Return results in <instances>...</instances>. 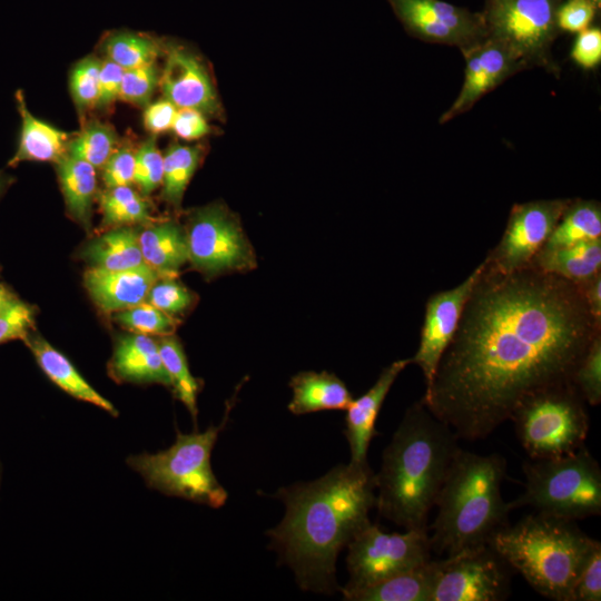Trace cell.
Returning <instances> with one entry per match:
<instances>
[{
    "instance_id": "cell-40",
    "label": "cell",
    "mask_w": 601,
    "mask_h": 601,
    "mask_svg": "<svg viewBox=\"0 0 601 601\" xmlns=\"http://www.w3.org/2000/svg\"><path fill=\"white\" fill-rule=\"evenodd\" d=\"M160 72L157 62L124 70L119 100L145 108L159 86Z\"/></svg>"
},
{
    "instance_id": "cell-53",
    "label": "cell",
    "mask_w": 601,
    "mask_h": 601,
    "mask_svg": "<svg viewBox=\"0 0 601 601\" xmlns=\"http://www.w3.org/2000/svg\"><path fill=\"white\" fill-rule=\"evenodd\" d=\"M0 269H1V267H0Z\"/></svg>"
},
{
    "instance_id": "cell-35",
    "label": "cell",
    "mask_w": 601,
    "mask_h": 601,
    "mask_svg": "<svg viewBox=\"0 0 601 601\" xmlns=\"http://www.w3.org/2000/svg\"><path fill=\"white\" fill-rule=\"evenodd\" d=\"M112 318L129 332L155 336L173 335L180 323L146 300L114 313Z\"/></svg>"
},
{
    "instance_id": "cell-52",
    "label": "cell",
    "mask_w": 601,
    "mask_h": 601,
    "mask_svg": "<svg viewBox=\"0 0 601 601\" xmlns=\"http://www.w3.org/2000/svg\"><path fill=\"white\" fill-rule=\"evenodd\" d=\"M593 3H595L599 8L601 7V0H591Z\"/></svg>"
},
{
    "instance_id": "cell-2",
    "label": "cell",
    "mask_w": 601,
    "mask_h": 601,
    "mask_svg": "<svg viewBox=\"0 0 601 601\" xmlns=\"http://www.w3.org/2000/svg\"><path fill=\"white\" fill-rule=\"evenodd\" d=\"M375 473L367 463L341 464L321 479L279 489L285 516L267 531L270 546L304 590L332 593L341 550L367 526L376 503Z\"/></svg>"
},
{
    "instance_id": "cell-46",
    "label": "cell",
    "mask_w": 601,
    "mask_h": 601,
    "mask_svg": "<svg viewBox=\"0 0 601 601\" xmlns=\"http://www.w3.org/2000/svg\"><path fill=\"white\" fill-rule=\"evenodd\" d=\"M122 76L124 69L117 63L108 59L101 62L96 109L109 110L119 100Z\"/></svg>"
},
{
    "instance_id": "cell-42",
    "label": "cell",
    "mask_w": 601,
    "mask_h": 601,
    "mask_svg": "<svg viewBox=\"0 0 601 601\" xmlns=\"http://www.w3.org/2000/svg\"><path fill=\"white\" fill-rule=\"evenodd\" d=\"M36 309L32 305L16 300L11 306L0 313V345L20 339L35 329Z\"/></svg>"
},
{
    "instance_id": "cell-50",
    "label": "cell",
    "mask_w": 601,
    "mask_h": 601,
    "mask_svg": "<svg viewBox=\"0 0 601 601\" xmlns=\"http://www.w3.org/2000/svg\"><path fill=\"white\" fill-rule=\"evenodd\" d=\"M19 297L7 285L0 282V313L11 306Z\"/></svg>"
},
{
    "instance_id": "cell-1",
    "label": "cell",
    "mask_w": 601,
    "mask_h": 601,
    "mask_svg": "<svg viewBox=\"0 0 601 601\" xmlns=\"http://www.w3.org/2000/svg\"><path fill=\"white\" fill-rule=\"evenodd\" d=\"M601 332L580 287L528 266L480 264L423 403L457 439L487 437L529 394L570 382Z\"/></svg>"
},
{
    "instance_id": "cell-25",
    "label": "cell",
    "mask_w": 601,
    "mask_h": 601,
    "mask_svg": "<svg viewBox=\"0 0 601 601\" xmlns=\"http://www.w3.org/2000/svg\"><path fill=\"white\" fill-rule=\"evenodd\" d=\"M529 266L580 286L601 273V238L560 247H542Z\"/></svg>"
},
{
    "instance_id": "cell-43",
    "label": "cell",
    "mask_w": 601,
    "mask_h": 601,
    "mask_svg": "<svg viewBox=\"0 0 601 601\" xmlns=\"http://www.w3.org/2000/svg\"><path fill=\"white\" fill-rule=\"evenodd\" d=\"M600 8L591 0H562L556 10L561 32L579 33L592 26Z\"/></svg>"
},
{
    "instance_id": "cell-17",
    "label": "cell",
    "mask_w": 601,
    "mask_h": 601,
    "mask_svg": "<svg viewBox=\"0 0 601 601\" xmlns=\"http://www.w3.org/2000/svg\"><path fill=\"white\" fill-rule=\"evenodd\" d=\"M164 56L159 81L162 98L177 109H195L211 117L218 115L219 101L200 58L175 43L165 45Z\"/></svg>"
},
{
    "instance_id": "cell-41",
    "label": "cell",
    "mask_w": 601,
    "mask_h": 601,
    "mask_svg": "<svg viewBox=\"0 0 601 601\" xmlns=\"http://www.w3.org/2000/svg\"><path fill=\"white\" fill-rule=\"evenodd\" d=\"M601 600V543L594 540L579 573L573 601Z\"/></svg>"
},
{
    "instance_id": "cell-24",
    "label": "cell",
    "mask_w": 601,
    "mask_h": 601,
    "mask_svg": "<svg viewBox=\"0 0 601 601\" xmlns=\"http://www.w3.org/2000/svg\"><path fill=\"white\" fill-rule=\"evenodd\" d=\"M139 246L145 264L160 275H177L188 262L185 228L174 219H156L141 226Z\"/></svg>"
},
{
    "instance_id": "cell-37",
    "label": "cell",
    "mask_w": 601,
    "mask_h": 601,
    "mask_svg": "<svg viewBox=\"0 0 601 601\" xmlns=\"http://www.w3.org/2000/svg\"><path fill=\"white\" fill-rule=\"evenodd\" d=\"M102 60L88 56L75 63L69 75V89L79 114L95 108Z\"/></svg>"
},
{
    "instance_id": "cell-28",
    "label": "cell",
    "mask_w": 601,
    "mask_h": 601,
    "mask_svg": "<svg viewBox=\"0 0 601 601\" xmlns=\"http://www.w3.org/2000/svg\"><path fill=\"white\" fill-rule=\"evenodd\" d=\"M56 169L68 214L88 230L97 193V169L69 155L56 162Z\"/></svg>"
},
{
    "instance_id": "cell-39",
    "label": "cell",
    "mask_w": 601,
    "mask_h": 601,
    "mask_svg": "<svg viewBox=\"0 0 601 601\" xmlns=\"http://www.w3.org/2000/svg\"><path fill=\"white\" fill-rule=\"evenodd\" d=\"M164 155L157 146V136L151 135L136 149L135 184L140 194L149 196L161 186Z\"/></svg>"
},
{
    "instance_id": "cell-15",
    "label": "cell",
    "mask_w": 601,
    "mask_h": 601,
    "mask_svg": "<svg viewBox=\"0 0 601 601\" xmlns=\"http://www.w3.org/2000/svg\"><path fill=\"white\" fill-rule=\"evenodd\" d=\"M479 272L480 265L457 286L432 294L425 303L418 348L411 359L421 368L426 388L432 384L439 363L456 333Z\"/></svg>"
},
{
    "instance_id": "cell-47",
    "label": "cell",
    "mask_w": 601,
    "mask_h": 601,
    "mask_svg": "<svg viewBox=\"0 0 601 601\" xmlns=\"http://www.w3.org/2000/svg\"><path fill=\"white\" fill-rule=\"evenodd\" d=\"M177 107L165 98L150 102L144 108L142 121L147 131L157 136L171 130Z\"/></svg>"
},
{
    "instance_id": "cell-22",
    "label": "cell",
    "mask_w": 601,
    "mask_h": 601,
    "mask_svg": "<svg viewBox=\"0 0 601 601\" xmlns=\"http://www.w3.org/2000/svg\"><path fill=\"white\" fill-rule=\"evenodd\" d=\"M45 375L72 397L96 405L112 416L117 408L100 395L77 371L73 364L35 329L22 339Z\"/></svg>"
},
{
    "instance_id": "cell-30",
    "label": "cell",
    "mask_w": 601,
    "mask_h": 601,
    "mask_svg": "<svg viewBox=\"0 0 601 601\" xmlns=\"http://www.w3.org/2000/svg\"><path fill=\"white\" fill-rule=\"evenodd\" d=\"M101 51L106 59L127 70L156 62L164 55L165 45L145 32L117 30L104 38Z\"/></svg>"
},
{
    "instance_id": "cell-32",
    "label": "cell",
    "mask_w": 601,
    "mask_h": 601,
    "mask_svg": "<svg viewBox=\"0 0 601 601\" xmlns=\"http://www.w3.org/2000/svg\"><path fill=\"white\" fill-rule=\"evenodd\" d=\"M99 206L107 227L144 226L156 220L146 197L131 186L106 188L99 195Z\"/></svg>"
},
{
    "instance_id": "cell-33",
    "label": "cell",
    "mask_w": 601,
    "mask_h": 601,
    "mask_svg": "<svg viewBox=\"0 0 601 601\" xmlns=\"http://www.w3.org/2000/svg\"><path fill=\"white\" fill-rule=\"evenodd\" d=\"M157 343L170 378V388L175 397L187 407L196 424L197 394L201 383L191 375L183 345L174 334L160 336Z\"/></svg>"
},
{
    "instance_id": "cell-14",
    "label": "cell",
    "mask_w": 601,
    "mask_h": 601,
    "mask_svg": "<svg viewBox=\"0 0 601 601\" xmlns=\"http://www.w3.org/2000/svg\"><path fill=\"white\" fill-rule=\"evenodd\" d=\"M571 198L514 204L499 243L484 258L502 273L525 268L544 246Z\"/></svg>"
},
{
    "instance_id": "cell-18",
    "label": "cell",
    "mask_w": 601,
    "mask_h": 601,
    "mask_svg": "<svg viewBox=\"0 0 601 601\" xmlns=\"http://www.w3.org/2000/svg\"><path fill=\"white\" fill-rule=\"evenodd\" d=\"M159 276L147 264L118 270L89 267L83 285L99 309L114 314L145 302Z\"/></svg>"
},
{
    "instance_id": "cell-29",
    "label": "cell",
    "mask_w": 601,
    "mask_h": 601,
    "mask_svg": "<svg viewBox=\"0 0 601 601\" xmlns=\"http://www.w3.org/2000/svg\"><path fill=\"white\" fill-rule=\"evenodd\" d=\"M600 238V201L594 199L571 198L543 247H560Z\"/></svg>"
},
{
    "instance_id": "cell-45",
    "label": "cell",
    "mask_w": 601,
    "mask_h": 601,
    "mask_svg": "<svg viewBox=\"0 0 601 601\" xmlns=\"http://www.w3.org/2000/svg\"><path fill=\"white\" fill-rule=\"evenodd\" d=\"M570 56L575 65L584 70L597 68L601 62L600 27L592 24L577 33Z\"/></svg>"
},
{
    "instance_id": "cell-7",
    "label": "cell",
    "mask_w": 601,
    "mask_h": 601,
    "mask_svg": "<svg viewBox=\"0 0 601 601\" xmlns=\"http://www.w3.org/2000/svg\"><path fill=\"white\" fill-rule=\"evenodd\" d=\"M231 406L228 402L219 425L209 426L201 433L184 434L177 430L176 441L169 449L155 454L131 455L127 464L142 476L150 489L215 509L223 506L227 492L213 472L210 455Z\"/></svg>"
},
{
    "instance_id": "cell-34",
    "label": "cell",
    "mask_w": 601,
    "mask_h": 601,
    "mask_svg": "<svg viewBox=\"0 0 601 601\" xmlns=\"http://www.w3.org/2000/svg\"><path fill=\"white\" fill-rule=\"evenodd\" d=\"M118 146L119 136L114 126L91 119L85 121L81 129L72 135L67 155L101 169Z\"/></svg>"
},
{
    "instance_id": "cell-31",
    "label": "cell",
    "mask_w": 601,
    "mask_h": 601,
    "mask_svg": "<svg viewBox=\"0 0 601 601\" xmlns=\"http://www.w3.org/2000/svg\"><path fill=\"white\" fill-rule=\"evenodd\" d=\"M203 157L199 145L188 146L173 142L164 154L161 198L179 209L185 190Z\"/></svg>"
},
{
    "instance_id": "cell-13",
    "label": "cell",
    "mask_w": 601,
    "mask_h": 601,
    "mask_svg": "<svg viewBox=\"0 0 601 601\" xmlns=\"http://www.w3.org/2000/svg\"><path fill=\"white\" fill-rule=\"evenodd\" d=\"M405 31L427 43L456 47L462 53L487 38L480 11L443 0H387Z\"/></svg>"
},
{
    "instance_id": "cell-4",
    "label": "cell",
    "mask_w": 601,
    "mask_h": 601,
    "mask_svg": "<svg viewBox=\"0 0 601 601\" xmlns=\"http://www.w3.org/2000/svg\"><path fill=\"white\" fill-rule=\"evenodd\" d=\"M506 460L460 449L435 502L437 514L427 528L432 552L447 558L486 544L508 524L511 511L501 486Z\"/></svg>"
},
{
    "instance_id": "cell-5",
    "label": "cell",
    "mask_w": 601,
    "mask_h": 601,
    "mask_svg": "<svg viewBox=\"0 0 601 601\" xmlns=\"http://www.w3.org/2000/svg\"><path fill=\"white\" fill-rule=\"evenodd\" d=\"M594 540L575 521L536 513L501 528L487 543L538 593L554 601H573L575 582Z\"/></svg>"
},
{
    "instance_id": "cell-38",
    "label": "cell",
    "mask_w": 601,
    "mask_h": 601,
    "mask_svg": "<svg viewBox=\"0 0 601 601\" xmlns=\"http://www.w3.org/2000/svg\"><path fill=\"white\" fill-rule=\"evenodd\" d=\"M146 302L176 317L195 304L196 295L176 275H160L151 285Z\"/></svg>"
},
{
    "instance_id": "cell-48",
    "label": "cell",
    "mask_w": 601,
    "mask_h": 601,
    "mask_svg": "<svg viewBox=\"0 0 601 601\" xmlns=\"http://www.w3.org/2000/svg\"><path fill=\"white\" fill-rule=\"evenodd\" d=\"M206 116L195 109H178L171 130L184 140L203 138L210 132Z\"/></svg>"
},
{
    "instance_id": "cell-36",
    "label": "cell",
    "mask_w": 601,
    "mask_h": 601,
    "mask_svg": "<svg viewBox=\"0 0 601 601\" xmlns=\"http://www.w3.org/2000/svg\"><path fill=\"white\" fill-rule=\"evenodd\" d=\"M571 382L591 406L601 402V332L592 338L588 349L577 364Z\"/></svg>"
},
{
    "instance_id": "cell-16",
    "label": "cell",
    "mask_w": 601,
    "mask_h": 601,
    "mask_svg": "<svg viewBox=\"0 0 601 601\" xmlns=\"http://www.w3.org/2000/svg\"><path fill=\"white\" fill-rule=\"evenodd\" d=\"M462 55L466 62L463 85L453 104L440 117V124L466 112L506 79L529 69L512 49L490 37Z\"/></svg>"
},
{
    "instance_id": "cell-12",
    "label": "cell",
    "mask_w": 601,
    "mask_h": 601,
    "mask_svg": "<svg viewBox=\"0 0 601 601\" xmlns=\"http://www.w3.org/2000/svg\"><path fill=\"white\" fill-rule=\"evenodd\" d=\"M512 568L489 544L441 559L431 601H501L511 591Z\"/></svg>"
},
{
    "instance_id": "cell-21",
    "label": "cell",
    "mask_w": 601,
    "mask_h": 601,
    "mask_svg": "<svg viewBox=\"0 0 601 601\" xmlns=\"http://www.w3.org/2000/svg\"><path fill=\"white\" fill-rule=\"evenodd\" d=\"M14 101L21 125L17 149L9 159L8 166L16 167L23 161L56 164L65 157L72 135L32 115L27 106L23 90L19 89L14 92Z\"/></svg>"
},
{
    "instance_id": "cell-19",
    "label": "cell",
    "mask_w": 601,
    "mask_h": 601,
    "mask_svg": "<svg viewBox=\"0 0 601 601\" xmlns=\"http://www.w3.org/2000/svg\"><path fill=\"white\" fill-rule=\"evenodd\" d=\"M410 364L411 357L397 359L383 368L374 385L362 396L352 400L346 408L344 434L349 444L352 463H367L370 443L377 434L375 422L380 410L395 380Z\"/></svg>"
},
{
    "instance_id": "cell-3",
    "label": "cell",
    "mask_w": 601,
    "mask_h": 601,
    "mask_svg": "<svg viewBox=\"0 0 601 601\" xmlns=\"http://www.w3.org/2000/svg\"><path fill=\"white\" fill-rule=\"evenodd\" d=\"M457 436L422 400L410 406L375 474L378 515L405 530H426L457 451Z\"/></svg>"
},
{
    "instance_id": "cell-20",
    "label": "cell",
    "mask_w": 601,
    "mask_h": 601,
    "mask_svg": "<svg viewBox=\"0 0 601 601\" xmlns=\"http://www.w3.org/2000/svg\"><path fill=\"white\" fill-rule=\"evenodd\" d=\"M108 373L118 383L160 384L170 387L158 343L150 335L130 332L114 345Z\"/></svg>"
},
{
    "instance_id": "cell-27",
    "label": "cell",
    "mask_w": 601,
    "mask_h": 601,
    "mask_svg": "<svg viewBox=\"0 0 601 601\" xmlns=\"http://www.w3.org/2000/svg\"><path fill=\"white\" fill-rule=\"evenodd\" d=\"M80 256L90 267L118 270L145 264L139 246V228L119 226L88 240Z\"/></svg>"
},
{
    "instance_id": "cell-51",
    "label": "cell",
    "mask_w": 601,
    "mask_h": 601,
    "mask_svg": "<svg viewBox=\"0 0 601 601\" xmlns=\"http://www.w3.org/2000/svg\"><path fill=\"white\" fill-rule=\"evenodd\" d=\"M14 183V177L0 169V199Z\"/></svg>"
},
{
    "instance_id": "cell-11",
    "label": "cell",
    "mask_w": 601,
    "mask_h": 601,
    "mask_svg": "<svg viewBox=\"0 0 601 601\" xmlns=\"http://www.w3.org/2000/svg\"><path fill=\"white\" fill-rule=\"evenodd\" d=\"M387 533L370 523L347 544L349 581L346 589L364 588L412 570L431 558L428 531Z\"/></svg>"
},
{
    "instance_id": "cell-23",
    "label": "cell",
    "mask_w": 601,
    "mask_h": 601,
    "mask_svg": "<svg viewBox=\"0 0 601 601\" xmlns=\"http://www.w3.org/2000/svg\"><path fill=\"white\" fill-rule=\"evenodd\" d=\"M440 568L441 559H431L377 583L341 591L344 599L351 601H431Z\"/></svg>"
},
{
    "instance_id": "cell-49",
    "label": "cell",
    "mask_w": 601,
    "mask_h": 601,
    "mask_svg": "<svg viewBox=\"0 0 601 601\" xmlns=\"http://www.w3.org/2000/svg\"><path fill=\"white\" fill-rule=\"evenodd\" d=\"M593 319L601 324V273L579 286Z\"/></svg>"
},
{
    "instance_id": "cell-6",
    "label": "cell",
    "mask_w": 601,
    "mask_h": 601,
    "mask_svg": "<svg viewBox=\"0 0 601 601\" xmlns=\"http://www.w3.org/2000/svg\"><path fill=\"white\" fill-rule=\"evenodd\" d=\"M523 492L511 510L531 506L536 513L566 520L601 514V469L585 446L562 456L523 462Z\"/></svg>"
},
{
    "instance_id": "cell-44",
    "label": "cell",
    "mask_w": 601,
    "mask_h": 601,
    "mask_svg": "<svg viewBox=\"0 0 601 601\" xmlns=\"http://www.w3.org/2000/svg\"><path fill=\"white\" fill-rule=\"evenodd\" d=\"M136 149L130 145L118 146L101 167L106 188L135 184Z\"/></svg>"
},
{
    "instance_id": "cell-10",
    "label": "cell",
    "mask_w": 601,
    "mask_h": 601,
    "mask_svg": "<svg viewBox=\"0 0 601 601\" xmlns=\"http://www.w3.org/2000/svg\"><path fill=\"white\" fill-rule=\"evenodd\" d=\"M188 262L207 278L257 266L256 254L239 219L224 204L193 209L184 225Z\"/></svg>"
},
{
    "instance_id": "cell-26",
    "label": "cell",
    "mask_w": 601,
    "mask_h": 601,
    "mask_svg": "<svg viewBox=\"0 0 601 601\" xmlns=\"http://www.w3.org/2000/svg\"><path fill=\"white\" fill-rule=\"evenodd\" d=\"M293 397L288 410L296 415L326 410H346L353 397L336 375L327 372H300L289 383Z\"/></svg>"
},
{
    "instance_id": "cell-9",
    "label": "cell",
    "mask_w": 601,
    "mask_h": 601,
    "mask_svg": "<svg viewBox=\"0 0 601 601\" xmlns=\"http://www.w3.org/2000/svg\"><path fill=\"white\" fill-rule=\"evenodd\" d=\"M562 0H484L487 37L512 49L528 68L559 75L552 46L560 35L556 10Z\"/></svg>"
},
{
    "instance_id": "cell-8",
    "label": "cell",
    "mask_w": 601,
    "mask_h": 601,
    "mask_svg": "<svg viewBox=\"0 0 601 601\" xmlns=\"http://www.w3.org/2000/svg\"><path fill=\"white\" fill-rule=\"evenodd\" d=\"M510 420L530 459L558 457L581 449L590 426L587 403L571 381L529 394Z\"/></svg>"
}]
</instances>
